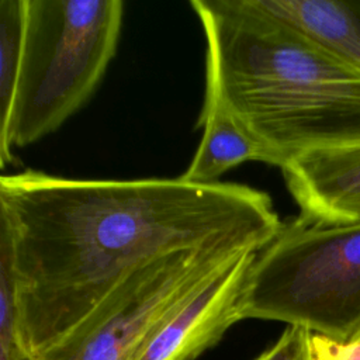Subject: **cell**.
<instances>
[{
    "label": "cell",
    "mask_w": 360,
    "mask_h": 360,
    "mask_svg": "<svg viewBox=\"0 0 360 360\" xmlns=\"http://www.w3.org/2000/svg\"><path fill=\"white\" fill-rule=\"evenodd\" d=\"M197 127L202 136L194 158L180 177L191 183H218L232 167L257 160L280 167L276 155L255 138L215 97L205 96Z\"/></svg>",
    "instance_id": "obj_8"
},
{
    "label": "cell",
    "mask_w": 360,
    "mask_h": 360,
    "mask_svg": "<svg viewBox=\"0 0 360 360\" xmlns=\"http://www.w3.org/2000/svg\"><path fill=\"white\" fill-rule=\"evenodd\" d=\"M281 224L269 194L238 183L3 174L21 347L32 359L56 345L148 262L226 243L260 250Z\"/></svg>",
    "instance_id": "obj_1"
},
{
    "label": "cell",
    "mask_w": 360,
    "mask_h": 360,
    "mask_svg": "<svg viewBox=\"0 0 360 360\" xmlns=\"http://www.w3.org/2000/svg\"><path fill=\"white\" fill-rule=\"evenodd\" d=\"M0 360H31L18 339L15 284L7 277L0 281Z\"/></svg>",
    "instance_id": "obj_11"
},
{
    "label": "cell",
    "mask_w": 360,
    "mask_h": 360,
    "mask_svg": "<svg viewBox=\"0 0 360 360\" xmlns=\"http://www.w3.org/2000/svg\"><path fill=\"white\" fill-rule=\"evenodd\" d=\"M246 250L256 249L226 243L145 263L69 335L31 360H134L172 311Z\"/></svg>",
    "instance_id": "obj_5"
},
{
    "label": "cell",
    "mask_w": 360,
    "mask_h": 360,
    "mask_svg": "<svg viewBox=\"0 0 360 360\" xmlns=\"http://www.w3.org/2000/svg\"><path fill=\"white\" fill-rule=\"evenodd\" d=\"M240 318L354 340L360 335V222L329 224L302 214L284 221L256 253Z\"/></svg>",
    "instance_id": "obj_4"
},
{
    "label": "cell",
    "mask_w": 360,
    "mask_h": 360,
    "mask_svg": "<svg viewBox=\"0 0 360 360\" xmlns=\"http://www.w3.org/2000/svg\"><path fill=\"white\" fill-rule=\"evenodd\" d=\"M359 338H360V335H359V336H357V338H356V339H359Z\"/></svg>",
    "instance_id": "obj_14"
},
{
    "label": "cell",
    "mask_w": 360,
    "mask_h": 360,
    "mask_svg": "<svg viewBox=\"0 0 360 360\" xmlns=\"http://www.w3.org/2000/svg\"><path fill=\"white\" fill-rule=\"evenodd\" d=\"M311 330L288 325L281 336L255 360H311Z\"/></svg>",
    "instance_id": "obj_12"
},
{
    "label": "cell",
    "mask_w": 360,
    "mask_h": 360,
    "mask_svg": "<svg viewBox=\"0 0 360 360\" xmlns=\"http://www.w3.org/2000/svg\"><path fill=\"white\" fill-rule=\"evenodd\" d=\"M257 252H243L172 311L134 360H194L214 346L242 321L240 304Z\"/></svg>",
    "instance_id": "obj_6"
},
{
    "label": "cell",
    "mask_w": 360,
    "mask_h": 360,
    "mask_svg": "<svg viewBox=\"0 0 360 360\" xmlns=\"http://www.w3.org/2000/svg\"><path fill=\"white\" fill-rule=\"evenodd\" d=\"M300 214L329 222H360V143L300 155L281 167Z\"/></svg>",
    "instance_id": "obj_7"
},
{
    "label": "cell",
    "mask_w": 360,
    "mask_h": 360,
    "mask_svg": "<svg viewBox=\"0 0 360 360\" xmlns=\"http://www.w3.org/2000/svg\"><path fill=\"white\" fill-rule=\"evenodd\" d=\"M124 20L121 0H25L20 76L0 165L13 148L56 131L80 110L115 55Z\"/></svg>",
    "instance_id": "obj_3"
},
{
    "label": "cell",
    "mask_w": 360,
    "mask_h": 360,
    "mask_svg": "<svg viewBox=\"0 0 360 360\" xmlns=\"http://www.w3.org/2000/svg\"><path fill=\"white\" fill-rule=\"evenodd\" d=\"M25 35V0H0V138L15 97Z\"/></svg>",
    "instance_id": "obj_10"
},
{
    "label": "cell",
    "mask_w": 360,
    "mask_h": 360,
    "mask_svg": "<svg viewBox=\"0 0 360 360\" xmlns=\"http://www.w3.org/2000/svg\"><path fill=\"white\" fill-rule=\"evenodd\" d=\"M309 353L311 360H360V338L343 342L311 333Z\"/></svg>",
    "instance_id": "obj_13"
},
{
    "label": "cell",
    "mask_w": 360,
    "mask_h": 360,
    "mask_svg": "<svg viewBox=\"0 0 360 360\" xmlns=\"http://www.w3.org/2000/svg\"><path fill=\"white\" fill-rule=\"evenodd\" d=\"M257 10L360 69V1L249 0Z\"/></svg>",
    "instance_id": "obj_9"
},
{
    "label": "cell",
    "mask_w": 360,
    "mask_h": 360,
    "mask_svg": "<svg viewBox=\"0 0 360 360\" xmlns=\"http://www.w3.org/2000/svg\"><path fill=\"white\" fill-rule=\"evenodd\" d=\"M207 39L205 96L278 159L360 143V69L249 0H191Z\"/></svg>",
    "instance_id": "obj_2"
}]
</instances>
